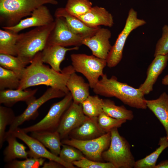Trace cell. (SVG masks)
Listing matches in <instances>:
<instances>
[{"mask_svg":"<svg viewBox=\"0 0 168 168\" xmlns=\"http://www.w3.org/2000/svg\"><path fill=\"white\" fill-rule=\"evenodd\" d=\"M66 94L64 92L52 87L48 88L40 97L27 105L22 114L16 117L8 131L13 132L25 121L35 119L38 115V110L42 105L52 99L64 97Z\"/></svg>","mask_w":168,"mask_h":168,"instance_id":"cell-11","label":"cell"},{"mask_svg":"<svg viewBox=\"0 0 168 168\" xmlns=\"http://www.w3.org/2000/svg\"><path fill=\"white\" fill-rule=\"evenodd\" d=\"M16 116L10 107L0 106V148L5 141L6 127L10 125L14 121Z\"/></svg>","mask_w":168,"mask_h":168,"instance_id":"cell-33","label":"cell"},{"mask_svg":"<svg viewBox=\"0 0 168 168\" xmlns=\"http://www.w3.org/2000/svg\"></svg>","mask_w":168,"mask_h":168,"instance_id":"cell-42","label":"cell"},{"mask_svg":"<svg viewBox=\"0 0 168 168\" xmlns=\"http://www.w3.org/2000/svg\"><path fill=\"white\" fill-rule=\"evenodd\" d=\"M147 106L164 127L168 140V95L164 92L155 100H146Z\"/></svg>","mask_w":168,"mask_h":168,"instance_id":"cell-24","label":"cell"},{"mask_svg":"<svg viewBox=\"0 0 168 168\" xmlns=\"http://www.w3.org/2000/svg\"><path fill=\"white\" fill-rule=\"evenodd\" d=\"M17 138L11 132H6L5 141L8 145L3 152V160L6 163L17 159H25L29 157L26 147L19 142Z\"/></svg>","mask_w":168,"mask_h":168,"instance_id":"cell-23","label":"cell"},{"mask_svg":"<svg viewBox=\"0 0 168 168\" xmlns=\"http://www.w3.org/2000/svg\"><path fill=\"white\" fill-rule=\"evenodd\" d=\"M72 101V95L69 92L63 99L51 105L47 114L41 120L35 124L21 129L26 133L57 131L63 114Z\"/></svg>","mask_w":168,"mask_h":168,"instance_id":"cell-7","label":"cell"},{"mask_svg":"<svg viewBox=\"0 0 168 168\" xmlns=\"http://www.w3.org/2000/svg\"><path fill=\"white\" fill-rule=\"evenodd\" d=\"M55 17L54 26L49 35L46 45L79 47L82 45L83 38L71 30L65 19L62 17Z\"/></svg>","mask_w":168,"mask_h":168,"instance_id":"cell-10","label":"cell"},{"mask_svg":"<svg viewBox=\"0 0 168 168\" xmlns=\"http://www.w3.org/2000/svg\"><path fill=\"white\" fill-rule=\"evenodd\" d=\"M45 159L42 158L28 157L23 160H15L6 163L5 167L7 168H37L42 166Z\"/></svg>","mask_w":168,"mask_h":168,"instance_id":"cell-35","label":"cell"},{"mask_svg":"<svg viewBox=\"0 0 168 168\" xmlns=\"http://www.w3.org/2000/svg\"><path fill=\"white\" fill-rule=\"evenodd\" d=\"M159 147L144 158L136 161L134 168H155L156 162L162 152L168 147V140L166 136L160 138Z\"/></svg>","mask_w":168,"mask_h":168,"instance_id":"cell-28","label":"cell"},{"mask_svg":"<svg viewBox=\"0 0 168 168\" xmlns=\"http://www.w3.org/2000/svg\"><path fill=\"white\" fill-rule=\"evenodd\" d=\"M105 133L100 126L98 117L89 118L69 133L70 138L87 140L99 137Z\"/></svg>","mask_w":168,"mask_h":168,"instance_id":"cell-19","label":"cell"},{"mask_svg":"<svg viewBox=\"0 0 168 168\" xmlns=\"http://www.w3.org/2000/svg\"><path fill=\"white\" fill-rule=\"evenodd\" d=\"M42 168H62L64 166L59 163L53 160H49L48 162H44L42 166Z\"/></svg>","mask_w":168,"mask_h":168,"instance_id":"cell-39","label":"cell"},{"mask_svg":"<svg viewBox=\"0 0 168 168\" xmlns=\"http://www.w3.org/2000/svg\"><path fill=\"white\" fill-rule=\"evenodd\" d=\"M26 65L17 56L0 53V66L12 71L21 78Z\"/></svg>","mask_w":168,"mask_h":168,"instance_id":"cell-29","label":"cell"},{"mask_svg":"<svg viewBox=\"0 0 168 168\" xmlns=\"http://www.w3.org/2000/svg\"><path fill=\"white\" fill-rule=\"evenodd\" d=\"M77 18L91 28L100 25L111 27L114 24L112 15L104 7L97 6L92 7L87 13Z\"/></svg>","mask_w":168,"mask_h":168,"instance_id":"cell-17","label":"cell"},{"mask_svg":"<svg viewBox=\"0 0 168 168\" xmlns=\"http://www.w3.org/2000/svg\"><path fill=\"white\" fill-rule=\"evenodd\" d=\"M62 147L59 156L67 163L72 164L85 157L80 150L72 146L62 144Z\"/></svg>","mask_w":168,"mask_h":168,"instance_id":"cell-34","label":"cell"},{"mask_svg":"<svg viewBox=\"0 0 168 168\" xmlns=\"http://www.w3.org/2000/svg\"><path fill=\"white\" fill-rule=\"evenodd\" d=\"M161 82L163 85H168V74L164 77L162 79Z\"/></svg>","mask_w":168,"mask_h":168,"instance_id":"cell-41","label":"cell"},{"mask_svg":"<svg viewBox=\"0 0 168 168\" xmlns=\"http://www.w3.org/2000/svg\"><path fill=\"white\" fill-rule=\"evenodd\" d=\"M110 132L91 139L80 140L74 138L64 139L61 141L63 144L72 146L80 150L87 159L101 161L103 152L109 148L110 142Z\"/></svg>","mask_w":168,"mask_h":168,"instance_id":"cell-9","label":"cell"},{"mask_svg":"<svg viewBox=\"0 0 168 168\" xmlns=\"http://www.w3.org/2000/svg\"><path fill=\"white\" fill-rule=\"evenodd\" d=\"M81 104L84 114L89 117H98L103 112V99L97 95H90Z\"/></svg>","mask_w":168,"mask_h":168,"instance_id":"cell-30","label":"cell"},{"mask_svg":"<svg viewBox=\"0 0 168 168\" xmlns=\"http://www.w3.org/2000/svg\"><path fill=\"white\" fill-rule=\"evenodd\" d=\"M57 5L56 0H0V21L2 27L17 24L30 16L35 9L45 4Z\"/></svg>","mask_w":168,"mask_h":168,"instance_id":"cell-4","label":"cell"},{"mask_svg":"<svg viewBox=\"0 0 168 168\" xmlns=\"http://www.w3.org/2000/svg\"><path fill=\"white\" fill-rule=\"evenodd\" d=\"M103 111L107 115L119 119L131 120L134 118L133 111L124 106H117L114 102L109 99H103Z\"/></svg>","mask_w":168,"mask_h":168,"instance_id":"cell-26","label":"cell"},{"mask_svg":"<svg viewBox=\"0 0 168 168\" xmlns=\"http://www.w3.org/2000/svg\"><path fill=\"white\" fill-rule=\"evenodd\" d=\"M154 57L147 69L145 81L138 88L144 95L149 94L152 91L158 77L167 65L168 54L157 55Z\"/></svg>","mask_w":168,"mask_h":168,"instance_id":"cell-16","label":"cell"},{"mask_svg":"<svg viewBox=\"0 0 168 168\" xmlns=\"http://www.w3.org/2000/svg\"><path fill=\"white\" fill-rule=\"evenodd\" d=\"M111 36L109 30L100 27L93 35L83 39L82 44L89 48L93 55L106 60L112 47L110 41Z\"/></svg>","mask_w":168,"mask_h":168,"instance_id":"cell-14","label":"cell"},{"mask_svg":"<svg viewBox=\"0 0 168 168\" xmlns=\"http://www.w3.org/2000/svg\"><path fill=\"white\" fill-rule=\"evenodd\" d=\"M66 86L72 95L73 101L75 103L81 104L90 95L89 83L86 82L75 72L70 76Z\"/></svg>","mask_w":168,"mask_h":168,"instance_id":"cell-22","label":"cell"},{"mask_svg":"<svg viewBox=\"0 0 168 168\" xmlns=\"http://www.w3.org/2000/svg\"><path fill=\"white\" fill-rule=\"evenodd\" d=\"M92 7L89 0H68L64 8L69 14L77 17L87 13Z\"/></svg>","mask_w":168,"mask_h":168,"instance_id":"cell-32","label":"cell"},{"mask_svg":"<svg viewBox=\"0 0 168 168\" xmlns=\"http://www.w3.org/2000/svg\"><path fill=\"white\" fill-rule=\"evenodd\" d=\"M93 89L97 95L115 97L131 107L143 110L147 108L144 95L138 88L118 81L114 76L109 78L104 74Z\"/></svg>","mask_w":168,"mask_h":168,"instance_id":"cell-2","label":"cell"},{"mask_svg":"<svg viewBox=\"0 0 168 168\" xmlns=\"http://www.w3.org/2000/svg\"><path fill=\"white\" fill-rule=\"evenodd\" d=\"M155 168H168V159L161 161L156 165Z\"/></svg>","mask_w":168,"mask_h":168,"instance_id":"cell-40","label":"cell"},{"mask_svg":"<svg viewBox=\"0 0 168 168\" xmlns=\"http://www.w3.org/2000/svg\"><path fill=\"white\" fill-rule=\"evenodd\" d=\"M72 164L74 166L81 168H115L110 162L93 161L85 157L79 161L73 162Z\"/></svg>","mask_w":168,"mask_h":168,"instance_id":"cell-37","label":"cell"},{"mask_svg":"<svg viewBox=\"0 0 168 168\" xmlns=\"http://www.w3.org/2000/svg\"><path fill=\"white\" fill-rule=\"evenodd\" d=\"M168 54V25H165L162 28L161 37L156 43L154 56Z\"/></svg>","mask_w":168,"mask_h":168,"instance_id":"cell-38","label":"cell"},{"mask_svg":"<svg viewBox=\"0 0 168 168\" xmlns=\"http://www.w3.org/2000/svg\"><path fill=\"white\" fill-rule=\"evenodd\" d=\"M11 132L17 138L22 141L28 147L29 149L27 151L29 157L44 158L57 161L63 166L65 168H76L73 164L65 162L58 156L49 151L41 142L27 135V133L24 132L21 128H18Z\"/></svg>","mask_w":168,"mask_h":168,"instance_id":"cell-12","label":"cell"},{"mask_svg":"<svg viewBox=\"0 0 168 168\" xmlns=\"http://www.w3.org/2000/svg\"><path fill=\"white\" fill-rule=\"evenodd\" d=\"M146 23L144 20L138 17L137 12L133 9H130L124 26L112 46L106 60L108 67H114L119 63L122 58L124 48L128 36L133 30Z\"/></svg>","mask_w":168,"mask_h":168,"instance_id":"cell-8","label":"cell"},{"mask_svg":"<svg viewBox=\"0 0 168 168\" xmlns=\"http://www.w3.org/2000/svg\"><path fill=\"white\" fill-rule=\"evenodd\" d=\"M54 21L49 9L44 5L38 7L29 17L21 20L17 24L10 27H2L16 33L25 29L33 27H38L48 25Z\"/></svg>","mask_w":168,"mask_h":168,"instance_id":"cell-15","label":"cell"},{"mask_svg":"<svg viewBox=\"0 0 168 168\" xmlns=\"http://www.w3.org/2000/svg\"><path fill=\"white\" fill-rule=\"evenodd\" d=\"M54 25V21L48 25L19 34L16 44L17 56L26 65L30 64L36 54L46 46Z\"/></svg>","mask_w":168,"mask_h":168,"instance_id":"cell-3","label":"cell"},{"mask_svg":"<svg viewBox=\"0 0 168 168\" xmlns=\"http://www.w3.org/2000/svg\"><path fill=\"white\" fill-rule=\"evenodd\" d=\"M41 52L35 56L26 66L17 89L25 90L33 86L44 85L61 91L66 94L69 91L66 83L72 73L75 72L72 66L64 68L61 72L44 64Z\"/></svg>","mask_w":168,"mask_h":168,"instance_id":"cell-1","label":"cell"},{"mask_svg":"<svg viewBox=\"0 0 168 168\" xmlns=\"http://www.w3.org/2000/svg\"><path fill=\"white\" fill-rule=\"evenodd\" d=\"M54 15L55 17H64L71 30L83 39L92 36L100 27L88 26L78 18L68 13L64 7L58 8L55 11Z\"/></svg>","mask_w":168,"mask_h":168,"instance_id":"cell-21","label":"cell"},{"mask_svg":"<svg viewBox=\"0 0 168 168\" xmlns=\"http://www.w3.org/2000/svg\"><path fill=\"white\" fill-rule=\"evenodd\" d=\"M37 89L34 90L6 89L0 91V103L10 107L16 103L24 101L27 105L35 100Z\"/></svg>","mask_w":168,"mask_h":168,"instance_id":"cell-20","label":"cell"},{"mask_svg":"<svg viewBox=\"0 0 168 168\" xmlns=\"http://www.w3.org/2000/svg\"><path fill=\"white\" fill-rule=\"evenodd\" d=\"M78 49L79 47L76 46L67 48L57 45H46L41 51L42 60L44 63L49 65L56 71L61 72L62 70L60 68V65L64 60L67 52Z\"/></svg>","mask_w":168,"mask_h":168,"instance_id":"cell-18","label":"cell"},{"mask_svg":"<svg viewBox=\"0 0 168 168\" xmlns=\"http://www.w3.org/2000/svg\"><path fill=\"white\" fill-rule=\"evenodd\" d=\"M109 147L102 154L103 160L111 163L115 168H132L136 162L128 141L119 134L118 128L110 131Z\"/></svg>","mask_w":168,"mask_h":168,"instance_id":"cell-5","label":"cell"},{"mask_svg":"<svg viewBox=\"0 0 168 168\" xmlns=\"http://www.w3.org/2000/svg\"><path fill=\"white\" fill-rule=\"evenodd\" d=\"M99 124L105 133L110 132L115 128L120 127L127 120L119 119L112 118L103 112L98 117Z\"/></svg>","mask_w":168,"mask_h":168,"instance_id":"cell-36","label":"cell"},{"mask_svg":"<svg viewBox=\"0 0 168 168\" xmlns=\"http://www.w3.org/2000/svg\"><path fill=\"white\" fill-rule=\"evenodd\" d=\"M89 118L84 114L81 104L72 101L63 114L57 130L61 139L66 138L72 130Z\"/></svg>","mask_w":168,"mask_h":168,"instance_id":"cell-13","label":"cell"},{"mask_svg":"<svg viewBox=\"0 0 168 168\" xmlns=\"http://www.w3.org/2000/svg\"><path fill=\"white\" fill-rule=\"evenodd\" d=\"M21 80L13 72L0 66V90L17 89Z\"/></svg>","mask_w":168,"mask_h":168,"instance_id":"cell-31","label":"cell"},{"mask_svg":"<svg viewBox=\"0 0 168 168\" xmlns=\"http://www.w3.org/2000/svg\"><path fill=\"white\" fill-rule=\"evenodd\" d=\"M30 136L41 142L54 154L58 156L62 143L59 133L54 132H33Z\"/></svg>","mask_w":168,"mask_h":168,"instance_id":"cell-25","label":"cell"},{"mask_svg":"<svg viewBox=\"0 0 168 168\" xmlns=\"http://www.w3.org/2000/svg\"><path fill=\"white\" fill-rule=\"evenodd\" d=\"M70 58L75 72L83 75L90 88L93 89L99 80L100 77L104 74L103 71L107 65L106 60L84 54H72Z\"/></svg>","mask_w":168,"mask_h":168,"instance_id":"cell-6","label":"cell"},{"mask_svg":"<svg viewBox=\"0 0 168 168\" xmlns=\"http://www.w3.org/2000/svg\"><path fill=\"white\" fill-rule=\"evenodd\" d=\"M18 33L4 29L0 30V53L17 56L16 44Z\"/></svg>","mask_w":168,"mask_h":168,"instance_id":"cell-27","label":"cell"}]
</instances>
